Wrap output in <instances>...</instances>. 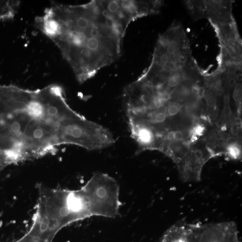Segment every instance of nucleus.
I'll return each instance as SVG.
<instances>
[{"label": "nucleus", "mask_w": 242, "mask_h": 242, "mask_svg": "<svg viewBox=\"0 0 242 242\" xmlns=\"http://www.w3.org/2000/svg\"><path fill=\"white\" fill-rule=\"evenodd\" d=\"M80 125L77 113L62 87L31 90L0 84V162L5 166L35 159L72 145Z\"/></svg>", "instance_id": "nucleus-1"}, {"label": "nucleus", "mask_w": 242, "mask_h": 242, "mask_svg": "<svg viewBox=\"0 0 242 242\" xmlns=\"http://www.w3.org/2000/svg\"><path fill=\"white\" fill-rule=\"evenodd\" d=\"M35 22L58 47L80 84L121 55L123 37L106 16L100 1L78 5L55 4Z\"/></svg>", "instance_id": "nucleus-2"}, {"label": "nucleus", "mask_w": 242, "mask_h": 242, "mask_svg": "<svg viewBox=\"0 0 242 242\" xmlns=\"http://www.w3.org/2000/svg\"><path fill=\"white\" fill-rule=\"evenodd\" d=\"M121 205L116 180L107 174L97 173L76 190L39 186L33 222L41 232L53 233L71 223L93 216L116 218Z\"/></svg>", "instance_id": "nucleus-3"}, {"label": "nucleus", "mask_w": 242, "mask_h": 242, "mask_svg": "<svg viewBox=\"0 0 242 242\" xmlns=\"http://www.w3.org/2000/svg\"><path fill=\"white\" fill-rule=\"evenodd\" d=\"M105 13L122 36L128 26L137 18L158 12L159 1H100Z\"/></svg>", "instance_id": "nucleus-4"}, {"label": "nucleus", "mask_w": 242, "mask_h": 242, "mask_svg": "<svg viewBox=\"0 0 242 242\" xmlns=\"http://www.w3.org/2000/svg\"><path fill=\"white\" fill-rule=\"evenodd\" d=\"M10 15L9 10L5 2L0 0V20H7Z\"/></svg>", "instance_id": "nucleus-5"}, {"label": "nucleus", "mask_w": 242, "mask_h": 242, "mask_svg": "<svg viewBox=\"0 0 242 242\" xmlns=\"http://www.w3.org/2000/svg\"><path fill=\"white\" fill-rule=\"evenodd\" d=\"M228 153L232 158L237 159L240 156V150L235 145H230L228 148Z\"/></svg>", "instance_id": "nucleus-6"}, {"label": "nucleus", "mask_w": 242, "mask_h": 242, "mask_svg": "<svg viewBox=\"0 0 242 242\" xmlns=\"http://www.w3.org/2000/svg\"><path fill=\"white\" fill-rule=\"evenodd\" d=\"M181 145L177 141H174L172 143H171L169 145L168 149L169 150L171 151H174V152H176V151H179L181 149Z\"/></svg>", "instance_id": "nucleus-7"}, {"label": "nucleus", "mask_w": 242, "mask_h": 242, "mask_svg": "<svg viewBox=\"0 0 242 242\" xmlns=\"http://www.w3.org/2000/svg\"><path fill=\"white\" fill-rule=\"evenodd\" d=\"M233 97L234 100L236 102H239L241 100L242 92L241 89L240 88H236L233 92Z\"/></svg>", "instance_id": "nucleus-8"}, {"label": "nucleus", "mask_w": 242, "mask_h": 242, "mask_svg": "<svg viewBox=\"0 0 242 242\" xmlns=\"http://www.w3.org/2000/svg\"><path fill=\"white\" fill-rule=\"evenodd\" d=\"M167 112L170 116H174L176 115L178 112V108L176 105H170L167 109Z\"/></svg>", "instance_id": "nucleus-9"}, {"label": "nucleus", "mask_w": 242, "mask_h": 242, "mask_svg": "<svg viewBox=\"0 0 242 242\" xmlns=\"http://www.w3.org/2000/svg\"><path fill=\"white\" fill-rule=\"evenodd\" d=\"M206 101L207 105L210 107H213L215 106V104H216V99L212 95L208 96H207L206 98Z\"/></svg>", "instance_id": "nucleus-10"}, {"label": "nucleus", "mask_w": 242, "mask_h": 242, "mask_svg": "<svg viewBox=\"0 0 242 242\" xmlns=\"http://www.w3.org/2000/svg\"><path fill=\"white\" fill-rule=\"evenodd\" d=\"M229 75V74H228ZM236 77L232 75H229V77H228V85L230 87L232 88L234 87L236 85V79L235 78Z\"/></svg>", "instance_id": "nucleus-11"}, {"label": "nucleus", "mask_w": 242, "mask_h": 242, "mask_svg": "<svg viewBox=\"0 0 242 242\" xmlns=\"http://www.w3.org/2000/svg\"><path fill=\"white\" fill-rule=\"evenodd\" d=\"M223 114L226 117H229L232 115V111L231 108L228 105H226L223 109Z\"/></svg>", "instance_id": "nucleus-12"}, {"label": "nucleus", "mask_w": 242, "mask_h": 242, "mask_svg": "<svg viewBox=\"0 0 242 242\" xmlns=\"http://www.w3.org/2000/svg\"><path fill=\"white\" fill-rule=\"evenodd\" d=\"M183 135L181 132L176 131L174 132V140L176 141H180L183 138Z\"/></svg>", "instance_id": "nucleus-13"}, {"label": "nucleus", "mask_w": 242, "mask_h": 242, "mask_svg": "<svg viewBox=\"0 0 242 242\" xmlns=\"http://www.w3.org/2000/svg\"><path fill=\"white\" fill-rule=\"evenodd\" d=\"M223 101L226 105H228L230 101V95L228 93H225L223 96Z\"/></svg>", "instance_id": "nucleus-14"}, {"label": "nucleus", "mask_w": 242, "mask_h": 242, "mask_svg": "<svg viewBox=\"0 0 242 242\" xmlns=\"http://www.w3.org/2000/svg\"><path fill=\"white\" fill-rule=\"evenodd\" d=\"M239 132V127L237 125H234L232 126V133L233 136H236Z\"/></svg>", "instance_id": "nucleus-15"}, {"label": "nucleus", "mask_w": 242, "mask_h": 242, "mask_svg": "<svg viewBox=\"0 0 242 242\" xmlns=\"http://www.w3.org/2000/svg\"><path fill=\"white\" fill-rule=\"evenodd\" d=\"M167 138L169 141H173L174 140V132L170 131L169 132L167 135Z\"/></svg>", "instance_id": "nucleus-16"}, {"label": "nucleus", "mask_w": 242, "mask_h": 242, "mask_svg": "<svg viewBox=\"0 0 242 242\" xmlns=\"http://www.w3.org/2000/svg\"><path fill=\"white\" fill-rule=\"evenodd\" d=\"M221 137H222V139H223V140L226 141L229 140L230 136H229V135L228 133H222V135H221Z\"/></svg>", "instance_id": "nucleus-17"}, {"label": "nucleus", "mask_w": 242, "mask_h": 242, "mask_svg": "<svg viewBox=\"0 0 242 242\" xmlns=\"http://www.w3.org/2000/svg\"><path fill=\"white\" fill-rule=\"evenodd\" d=\"M203 127H201V126H198L195 128V131L197 134H200L201 132H203Z\"/></svg>", "instance_id": "nucleus-18"}]
</instances>
